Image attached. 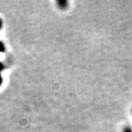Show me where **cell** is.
Wrapping results in <instances>:
<instances>
[{
    "label": "cell",
    "instance_id": "obj_1",
    "mask_svg": "<svg viewBox=\"0 0 132 132\" xmlns=\"http://www.w3.org/2000/svg\"><path fill=\"white\" fill-rule=\"evenodd\" d=\"M57 4H58L60 7H61L62 9H65L68 6V2L67 1H59L57 2Z\"/></svg>",
    "mask_w": 132,
    "mask_h": 132
},
{
    "label": "cell",
    "instance_id": "obj_2",
    "mask_svg": "<svg viewBox=\"0 0 132 132\" xmlns=\"http://www.w3.org/2000/svg\"><path fill=\"white\" fill-rule=\"evenodd\" d=\"M123 132H132V128L130 127H125L123 128Z\"/></svg>",
    "mask_w": 132,
    "mask_h": 132
},
{
    "label": "cell",
    "instance_id": "obj_3",
    "mask_svg": "<svg viewBox=\"0 0 132 132\" xmlns=\"http://www.w3.org/2000/svg\"><path fill=\"white\" fill-rule=\"evenodd\" d=\"M3 49H4V46L2 43H0V52L3 51Z\"/></svg>",
    "mask_w": 132,
    "mask_h": 132
},
{
    "label": "cell",
    "instance_id": "obj_4",
    "mask_svg": "<svg viewBox=\"0 0 132 132\" xmlns=\"http://www.w3.org/2000/svg\"><path fill=\"white\" fill-rule=\"evenodd\" d=\"M2 84V78H1V76H0V85Z\"/></svg>",
    "mask_w": 132,
    "mask_h": 132
},
{
    "label": "cell",
    "instance_id": "obj_5",
    "mask_svg": "<svg viewBox=\"0 0 132 132\" xmlns=\"http://www.w3.org/2000/svg\"><path fill=\"white\" fill-rule=\"evenodd\" d=\"M1 25H2V23H1V21H0V28H1Z\"/></svg>",
    "mask_w": 132,
    "mask_h": 132
}]
</instances>
